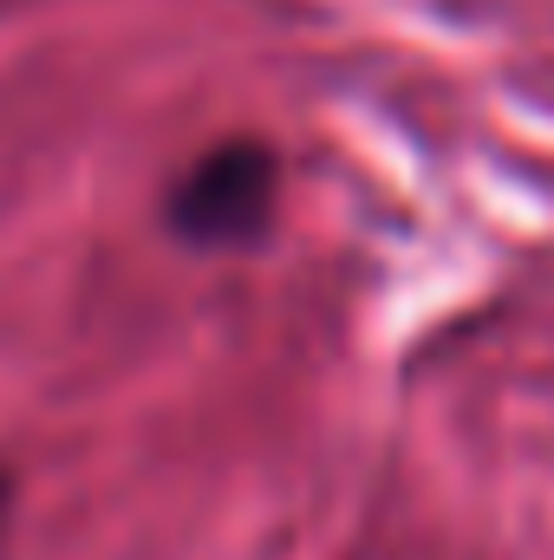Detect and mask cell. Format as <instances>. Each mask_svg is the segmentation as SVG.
Returning <instances> with one entry per match:
<instances>
[{
	"instance_id": "1",
	"label": "cell",
	"mask_w": 554,
	"mask_h": 560,
	"mask_svg": "<svg viewBox=\"0 0 554 560\" xmlns=\"http://www.w3.org/2000/svg\"><path fill=\"white\" fill-rule=\"evenodd\" d=\"M280 202V163L268 143L235 138L216 143L209 156H196L183 170V183L170 189V222L189 248L229 255V248H255L275 229Z\"/></svg>"
},
{
	"instance_id": "2",
	"label": "cell",
	"mask_w": 554,
	"mask_h": 560,
	"mask_svg": "<svg viewBox=\"0 0 554 560\" xmlns=\"http://www.w3.org/2000/svg\"><path fill=\"white\" fill-rule=\"evenodd\" d=\"M7 509H13V476L0 469V535H7Z\"/></svg>"
}]
</instances>
